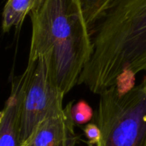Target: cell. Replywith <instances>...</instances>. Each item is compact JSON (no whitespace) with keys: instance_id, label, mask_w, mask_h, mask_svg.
Segmentation results:
<instances>
[{"instance_id":"8","label":"cell","mask_w":146,"mask_h":146,"mask_svg":"<svg viewBox=\"0 0 146 146\" xmlns=\"http://www.w3.org/2000/svg\"><path fill=\"white\" fill-rule=\"evenodd\" d=\"M117 1L118 0H80L86 21L90 28L92 35L97 24Z\"/></svg>"},{"instance_id":"4","label":"cell","mask_w":146,"mask_h":146,"mask_svg":"<svg viewBox=\"0 0 146 146\" xmlns=\"http://www.w3.org/2000/svg\"><path fill=\"white\" fill-rule=\"evenodd\" d=\"M21 115V145L44 120L64 110V94L50 80L44 57L28 59Z\"/></svg>"},{"instance_id":"10","label":"cell","mask_w":146,"mask_h":146,"mask_svg":"<svg viewBox=\"0 0 146 146\" xmlns=\"http://www.w3.org/2000/svg\"><path fill=\"white\" fill-rule=\"evenodd\" d=\"M84 134L87 139V146H99L101 142V130L98 123L90 122L83 128Z\"/></svg>"},{"instance_id":"6","label":"cell","mask_w":146,"mask_h":146,"mask_svg":"<svg viewBox=\"0 0 146 146\" xmlns=\"http://www.w3.org/2000/svg\"><path fill=\"white\" fill-rule=\"evenodd\" d=\"M74 127L69 103L62 113L43 121L21 146H76Z\"/></svg>"},{"instance_id":"7","label":"cell","mask_w":146,"mask_h":146,"mask_svg":"<svg viewBox=\"0 0 146 146\" xmlns=\"http://www.w3.org/2000/svg\"><path fill=\"white\" fill-rule=\"evenodd\" d=\"M45 0H6L2 14V30L8 33L20 27L26 16L38 9Z\"/></svg>"},{"instance_id":"2","label":"cell","mask_w":146,"mask_h":146,"mask_svg":"<svg viewBox=\"0 0 146 146\" xmlns=\"http://www.w3.org/2000/svg\"><path fill=\"white\" fill-rule=\"evenodd\" d=\"M28 59L44 57L54 86L64 95L76 85L93 54V41L80 0H45L30 14Z\"/></svg>"},{"instance_id":"5","label":"cell","mask_w":146,"mask_h":146,"mask_svg":"<svg viewBox=\"0 0 146 146\" xmlns=\"http://www.w3.org/2000/svg\"><path fill=\"white\" fill-rule=\"evenodd\" d=\"M26 74L14 77L10 93L0 114V146H21V115Z\"/></svg>"},{"instance_id":"3","label":"cell","mask_w":146,"mask_h":146,"mask_svg":"<svg viewBox=\"0 0 146 146\" xmlns=\"http://www.w3.org/2000/svg\"><path fill=\"white\" fill-rule=\"evenodd\" d=\"M99 146H146V74L132 89L115 85L99 95Z\"/></svg>"},{"instance_id":"9","label":"cell","mask_w":146,"mask_h":146,"mask_svg":"<svg viewBox=\"0 0 146 146\" xmlns=\"http://www.w3.org/2000/svg\"><path fill=\"white\" fill-rule=\"evenodd\" d=\"M70 113L74 125L77 126L90 123L94 115L93 110L90 104L83 99L77 102H70Z\"/></svg>"},{"instance_id":"1","label":"cell","mask_w":146,"mask_h":146,"mask_svg":"<svg viewBox=\"0 0 146 146\" xmlns=\"http://www.w3.org/2000/svg\"><path fill=\"white\" fill-rule=\"evenodd\" d=\"M93 54L78 82L95 94L146 74V0H118L92 31Z\"/></svg>"}]
</instances>
